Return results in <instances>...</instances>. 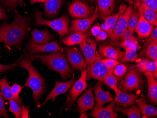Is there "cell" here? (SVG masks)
<instances>
[{
    "instance_id": "obj_20",
    "label": "cell",
    "mask_w": 157,
    "mask_h": 118,
    "mask_svg": "<svg viewBox=\"0 0 157 118\" xmlns=\"http://www.w3.org/2000/svg\"><path fill=\"white\" fill-rule=\"evenodd\" d=\"M144 74L147 79L148 84L147 98L151 103L157 105V81L152 76L151 72H144Z\"/></svg>"
},
{
    "instance_id": "obj_53",
    "label": "cell",
    "mask_w": 157,
    "mask_h": 118,
    "mask_svg": "<svg viewBox=\"0 0 157 118\" xmlns=\"http://www.w3.org/2000/svg\"><path fill=\"white\" fill-rule=\"evenodd\" d=\"M81 112V115H80V117L79 118H88V116L87 115V114L85 112Z\"/></svg>"
},
{
    "instance_id": "obj_52",
    "label": "cell",
    "mask_w": 157,
    "mask_h": 118,
    "mask_svg": "<svg viewBox=\"0 0 157 118\" xmlns=\"http://www.w3.org/2000/svg\"><path fill=\"white\" fill-rule=\"evenodd\" d=\"M45 0H30V2L31 4L33 3H37V2H44Z\"/></svg>"
},
{
    "instance_id": "obj_28",
    "label": "cell",
    "mask_w": 157,
    "mask_h": 118,
    "mask_svg": "<svg viewBox=\"0 0 157 118\" xmlns=\"http://www.w3.org/2000/svg\"><path fill=\"white\" fill-rule=\"evenodd\" d=\"M114 112H121L127 115L129 118H141V112L139 106L137 105H132L127 109L122 108L120 106H114L113 107Z\"/></svg>"
},
{
    "instance_id": "obj_23",
    "label": "cell",
    "mask_w": 157,
    "mask_h": 118,
    "mask_svg": "<svg viewBox=\"0 0 157 118\" xmlns=\"http://www.w3.org/2000/svg\"><path fill=\"white\" fill-rule=\"evenodd\" d=\"M136 103L138 104L141 114L143 115L142 118H149L157 116V108L152 105H147L143 96L138 98Z\"/></svg>"
},
{
    "instance_id": "obj_25",
    "label": "cell",
    "mask_w": 157,
    "mask_h": 118,
    "mask_svg": "<svg viewBox=\"0 0 157 118\" xmlns=\"http://www.w3.org/2000/svg\"><path fill=\"white\" fill-rule=\"evenodd\" d=\"M33 41L36 44H46L49 43L52 39V36L47 30L39 31L34 29L32 32Z\"/></svg>"
},
{
    "instance_id": "obj_18",
    "label": "cell",
    "mask_w": 157,
    "mask_h": 118,
    "mask_svg": "<svg viewBox=\"0 0 157 118\" xmlns=\"http://www.w3.org/2000/svg\"><path fill=\"white\" fill-rule=\"evenodd\" d=\"M94 91L96 97V107H102L106 103L113 101V95L109 91H105L102 89V83H98L96 84Z\"/></svg>"
},
{
    "instance_id": "obj_54",
    "label": "cell",
    "mask_w": 157,
    "mask_h": 118,
    "mask_svg": "<svg viewBox=\"0 0 157 118\" xmlns=\"http://www.w3.org/2000/svg\"><path fill=\"white\" fill-rule=\"evenodd\" d=\"M101 27L102 30H104L106 32V27L105 24V23L102 24V25H101Z\"/></svg>"
},
{
    "instance_id": "obj_3",
    "label": "cell",
    "mask_w": 157,
    "mask_h": 118,
    "mask_svg": "<svg viewBox=\"0 0 157 118\" xmlns=\"http://www.w3.org/2000/svg\"><path fill=\"white\" fill-rule=\"evenodd\" d=\"M18 66L25 69L29 73V78L25 86L30 88L33 91V100L35 104H39L40 96L45 93V84L44 79L31 62L30 57L25 53V57L20 60Z\"/></svg>"
},
{
    "instance_id": "obj_5",
    "label": "cell",
    "mask_w": 157,
    "mask_h": 118,
    "mask_svg": "<svg viewBox=\"0 0 157 118\" xmlns=\"http://www.w3.org/2000/svg\"><path fill=\"white\" fill-rule=\"evenodd\" d=\"M144 84L143 75L136 68L125 75L121 82V89L126 92H131L142 88Z\"/></svg>"
},
{
    "instance_id": "obj_6",
    "label": "cell",
    "mask_w": 157,
    "mask_h": 118,
    "mask_svg": "<svg viewBox=\"0 0 157 118\" xmlns=\"http://www.w3.org/2000/svg\"><path fill=\"white\" fill-rule=\"evenodd\" d=\"M99 55L98 59L90 67H87V80L94 79L99 82L104 83V79L108 74L113 73V69H110L106 67Z\"/></svg>"
},
{
    "instance_id": "obj_51",
    "label": "cell",
    "mask_w": 157,
    "mask_h": 118,
    "mask_svg": "<svg viewBox=\"0 0 157 118\" xmlns=\"http://www.w3.org/2000/svg\"><path fill=\"white\" fill-rule=\"evenodd\" d=\"M101 30L100 27L98 25H96L93 27L91 29V32L94 36H97Z\"/></svg>"
},
{
    "instance_id": "obj_34",
    "label": "cell",
    "mask_w": 157,
    "mask_h": 118,
    "mask_svg": "<svg viewBox=\"0 0 157 118\" xmlns=\"http://www.w3.org/2000/svg\"><path fill=\"white\" fill-rule=\"evenodd\" d=\"M137 47L129 48L126 50L124 56L121 61L122 62H135L137 60L138 55L137 53Z\"/></svg>"
},
{
    "instance_id": "obj_24",
    "label": "cell",
    "mask_w": 157,
    "mask_h": 118,
    "mask_svg": "<svg viewBox=\"0 0 157 118\" xmlns=\"http://www.w3.org/2000/svg\"><path fill=\"white\" fill-rule=\"evenodd\" d=\"M126 8H127V6L122 3L120 5L119 11L115 14L111 16L107 17H101L105 20V24L106 27V32L108 34L109 37L111 36L114 27L117 23L119 16L126 9Z\"/></svg>"
},
{
    "instance_id": "obj_15",
    "label": "cell",
    "mask_w": 157,
    "mask_h": 118,
    "mask_svg": "<svg viewBox=\"0 0 157 118\" xmlns=\"http://www.w3.org/2000/svg\"><path fill=\"white\" fill-rule=\"evenodd\" d=\"M115 103L119 106H122L124 108H128L129 106L133 105L136 103V101L139 97L138 94H128L122 92L121 89L118 88L115 92Z\"/></svg>"
},
{
    "instance_id": "obj_39",
    "label": "cell",
    "mask_w": 157,
    "mask_h": 118,
    "mask_svg": "<svg viewBox=\"0 0 157 118\" xmlns=\"http://www.w3.org/2000/svg\"><path fill=\"white\" fill-rule=\"evenodd\" d=\"M137 44L138 41L137 38L135 36H132L129 38L122 40L120 44V46L126 50L129 48L137 46Z\"/></svg>"
},
{
    "instance_id": "obj_30",
    "label": "cell",
    "mask_w": 157,
    "mask_h": 118,
    "mask_svg": "<svg viewBox=\"0 0 157 118\" xmlns=\"http://www.w3.org/2000/svg\"><path fill=\"white\" fill-rule=\"evenodd\" d=\"M141 57L148 59L157 61V44H151L146 46L140 53Z\"/></svg>"
},
{
    "instance_id": "obj_41",
    "label": "cell",
    "mask_w": 157,
    "mask_h": 118,
    "mask_svg": "<svg viewBox=\"0 0 157 118\" xmlns=\"http://www.w3.org/2000/svg\"><path fill=\"white\" fill-rule=\"evenodd\" d=\"M127 70L128 68L126 65L120 63L113 69V74L117 76V77H122L123 76L125 75L126 72H127Z\"/></svg>"
},
{
    "instance_id": "obj_47",
    "label": "cell",
    "mask_w": 157,
    "mask_h": 118,
    "mask_svg": "<svg viewBox=\"0 0 157 118\" xmlns=\"http://www.w3.org/2000/svg\"><path fill=\"white\" fill-rule=\"evenodd\" d=\"M107 36H108V34L106 32L102 30H100L98 34L96 36V39L97 41L105 40Z\"/></svg>"
},
{
    "instance_id": "obj_19",
    "label": "cell",
    "mask_w": 157,
    "mask_h": 118,
    "mask_svg": "<svg viewBox=\"0 0 157 118\" xmlns=\"http://www.w3.org/2000/svg\"><path fill=\"white\" fill-rule=\"evenodd\" d=\"M97 2L100 17H107L114 14L115 0H97Z\"/></svg>"
},
{
    "instance_id": "obj_12",
    "label": "cell",
    "mask_w": 157,
    "mask_h": 118,
    "mask_svg": "<svg viewBox=\"0 0 157 118\" xmlns=\"http://www.w3.org/2000/svg\"><path fill=\"white\" fill-rule=\"evenodd\" d=\"M73 85L68 97V101L74 102L77 97L87 88V69L82 70V74L80 79L75 83H74Z\"/></svg>"
},
{
    "instance_id": "obj_49",
    "label": "cell",
    "mask_w": 157,
    "mask_h": 118,
    "mask_svg": "<svg viewBox=\"0 0 157 118\" xmlns=\"http://www.w3.org/2000/svg\"><path fill=\"white\" fill-rule=\"evenodd\" d=\"M133 34H134V33L131 32L130 31L127 29V30L124 32L123 36H122V38H121V40L122 41V40H124L127 39L129 38L130 37L133 36Z\"/></svg>"
},
{
    "instance_id": "obj_7",
    "label": "cell",
    "mask_w": 157,
    "mask_h": 118,
    "mask_svg": "<svg viewBox=\"0 0 157 118\" xmlns=\"http://www.w3.org/2000/svg\"><path fill=\"white\" fill-rule=\"evenodd\" d=\"M94 9V6H89L82 1L74 0L69 7L68 13L74 18H83L91 16Z\"/></svg>"
},
{
    "instance_id": "obj_32",
    "label": "cell",
    "mask_w": 157,
    "mask_h": 118,
    "mask_svg": "<svg viewBox=\"0 0 157 118\" xmlns=\"http://www.w3.org/2000/svg\"><path fill=\"white\" fill-rule=\"evenodd\" d=\"M133 8L134 7L132 6V5L128 7L120 15L117 20V23L122 25L125 31L128 29V22L129 17L133 12Z\"/></svg>"
},
{
    "instance_id": "obj_55",
    "label": "cell",
    "mask_w": 157,
    "mask_h": 118,
    "mask_svg": "<svg viewBox=\"0 0 157 118\" xmlns=\"http://www.w3.org/2000/svg\"><path fill=\"white\" fill-rule=\"evenodd\" d=\"M152 73V76H153V77H154L155 79H157V71H154V72H151Z\"/></svg>"
},
{
    "instance_id": "obj_2",
    "label": "cell",
    "mask_w": 157,
    "mask_h": 118,
    "mask_svg": "<svg viewBox=\"0 0 157 118\" xmlns=\"http://www.w3.org/2000/svg\"><path fill=\"white\" fill-rule=\"evenodd\" d=\"M31 60L39 59L52 70L58 72L63 80L70 77L74 73L67 59V54L63 51L54 52L47 55H31Z\"/></svg>"
},
{
    "instance_id": "obj_1",
    "label": "cell",
    "mask_w": 157,
    "mask_h": 118,
    "mask_svg": "<svg viewBox=\"0 0 157 118\" xmlns=\"http://www.w3.org/2000/svg\"><path fill=\"white\" fill-rule=\"evenodd\" d=\"M29 26V22L28 18L18 14L11 24L4 23L0 25V43L20 48Z\"/></svg>"
},
{
    "instance_id": "obj_37",
    "label": "cell",
    "mask_w": 157,
    "mask_h": 118,
    "mask_svg": "<svg viewBox=\"0 0 157 118\" xmlns=\"http://www.w3.org/2000/svg\"><path fill=\"white\" fill-rule=\"evenodd\" d=\"M24 87V86H20L17 83H14L11 87V91H12L14 100L21 106L22 105V98L19 97V95Z\"/></svg>"
},
{
    "instance_id": "obj_9",
    "label": "cell",
    "mask_w": 157,
    "mask_h": 118,
    "mask_svg": "<svg viewBox=\"0 0 157 118\" xmlns=\"http://www.w3.org/2000/svg\"><path fill=\"white\" fill-rule=\"evenodd\" d=\"M79 45L85 58L87 67H90L94 63L99 55L97 54L96 52L97 43L94 40L87 38Z\"/></svg>"
},
{
    "instance_id": "obj_35",
    "label": "cell",
    "mask_w": 157,
    "mask_h": 118,
    "mask_svg": "<svg viewBox=\"0 0 157 118\" xmlns=\"http://www.w3.org/2000/svg\"><path fill=\"white\" fill-rule=\"evenodd\" d=\"M119 81V78L117 76L113 74V73H110L108 74L104 79V83H105L108 85L115 92L117 91L118 89L117 84Z\"/></svg>"
},
{
    "instance_id": "obj_27",
    "label": "cell",
    "mask_w": 157,
    "mask_h": 118,
    "mask_svg": "<svg viewBox=\"0 0 157 118\" xmlns=\"http://www.w3.org/2000/svg\"><path fill=\"white\" fill-rule=\"evenodd\" d=\"M138 8L141 10L145 19L151 24L157 26V14H156L155 11L151 9L148 7V6L144 3H141L138 6Z\"/></svg>"
},
{
    "instance_id": "obj_42",
    "label": "cell",
    "mask_w": 157,
    "mask_h": 118,
    "mask_svg": "<svg viewBox=\"0 0 157 118\" xmlns=\"http://www.w3.org/2000/svg\"><path fill=\"white\" fill-rule=\"evenodd\" d=\"M102 61L106 67L110 69H113L117 65L121 63L120 62L117 60L111 59H102Z\"/></svg>"
},
{
    "instance_id": "obj_56",
    "label": "cell",
    "mask_w": 157,
    "mask_h": 118,
    "mask_svg": "<svg viewBox=\"0 0 157 118\" xmlns=\"http://www.w3.org/2000/svg\"><path fill=\"white\" fill-rule=\"evenodd\" d=\"M124 1H125V2H128V3H129L130 5H132V4H133V2L132 0H124Z\"/></svg>"
},
{
    "instance_id": "obj_13",
    "label": "cell",
    "mask_w": 157,
    "mask_h": 118,
    "mask_svg": "<svg viewBox=\"0 0 157 118\" xmlns=\"http://www.w3.org/2000/svg\"><path fill=\"white\" fill-rule=\"evenodd\" d=\"M76 78H73L70 81L67 82H61L56 81V86L50 92L46 98L43 104L40 105V106H44L46 103L50 100L53 99L54 101L56 97L62 94H65L68 90L69 89L72 87L74 83L75 82Z\"/></svg>"
},
{
    "instance_id": "obj_16",
    "label": "cell",
    "mask_w": 157,
    "mask_h": 118,
    "mask_svg": "<svg viewBox=\"0 0 157 118\" xmlns=\"http://www.w3.org/2000/svg\"><path fill=\"white\" fill-rule=\"evenodd\" d=\"M138 9L140 13V17L135 29V32L137 33L138 38L142 39L147 38L150 36L154 28V25L151 24L145 19L140 9L138 8Z\"/></svg>"
},
{
    "instance_id": "obj_22",
    "label": "cell",
    "mask_w": 157,
    "mask_h": 118,
    "mask_svg": "<svg viewBox=\"0 0 157 118\" xmlns=\"http://www.w3.org/2000/svg\"><path fill=\"white\" fill-rule=\"evenodd\" d=\"M44 2V16L49 17L57 14L63 5L62 0H45Z\"/></svg>"
},
{
    "instance_id": "obj_4",
    "label": "cell",
    "mask_w": 157,
    "mask_h": 118,
    "mask_svg": "<svg viewBox=\"0 0 157 118\" xmlns=\"http://www.w3.org/2000/svg\"><path fill=\"white\" fill-rule=\"evenodd\" d=\"M42 12L38 10H35L34 18L38 25H45L49 26L58 32L61 37L64 36L69 33L70 19L67 15L63 16L54 20H48L42 18Z\"/></svg>"
},
{
    "instance_id": "obj_48",
    "label": "cell",
    "mask_w": 157,
    "mask_h": 118,
    "mask_svg": "<svg viewBox=\"0 0 157 118\" xmlns=\"http://www.w3.org/2000/svg\"><path fill=\"white\" fill-rule=\"evenodd\" d=\"M22 112H21V118H29V109L25 105H22Z\"/></svg>"
},
{
    "instance_id": "obj_45",
    "label": "cell",
    "mask_w": 157,
    "mask_h": 118,
    "mask_svg": "<svg viewBox=\"0 0 157 118\" xmlns=\"http://www.w3.org/2000/svg\"><path fill=\"white\" fill-rule=\"evenodd\" d=\"M148 7L153 10L157 14V0H141Z\"/></svg>"
},
{
    "instance_id": "obj_8",
    "label": "cell",
    "mask_w": 157,
    "mask_h": 118,
    "mask_svg": "<svg viewBox=\"0 0 157 118\" xmlns=\"http://www.w3.org/2000/svg\"><path fill=\"white\" fill-rule=\"evenodd\" d=\"M99 17L98 5H96L94 13L91 16L82 19H76L72 21V25L69 28V33L85 32Z\"/></svg>"
},
{
    "instance_id": "obj_29",
    "label": "cell",
    "mask_w": 157,
    "mask_h": 118,
    "mask_svg": "<svg viewBox=\"0 0 157 118\" xmlns=\"http://www.w3.org/2000/svg\"><path fill=\"white\" fill-rule=\"evenodd\" d=\"M136 68L140 73L154 72L157 71V61L144 59L136 65Z\"/></svg>"
},
{
    "instance_id": "obj_40",
    "label": "cell",
    "mask_w": 157,
    "mask_h": 118,
    "mask_svg": "<svg viewBox=\"0 0 157 118\" xmlns=\"http://www.w3.org/2000/svg\"><path fill=\"white\" fill-rule=\"evenodd\" d=\"M144 41V45L145 46L151 44H157V27L155 26L153 28L150 36Z\"/></svg>"
},
{
    "instance_id": "obj_11",
    "label": "cell",
    "mask_w": 157,
    "mask_h": 118,
    "mask_svg": "<svg viewBox=\"0 0 157 118\" xmlns=\"http://www.w3.org/2000/svg\"><path fill=\"white\" fill-rule=\"evenodd\" d=\"M28 52L31 55L40 52H54L58 51H63L56 41L44 44L39 45L32 40H29L27 46Z\"/></svg>"
},
{
    "instance_id": "obj_21",
    "label": "cell",
    "mask_w": 157,
    "mask_h": 118,
    "mask_svg": "<svg viewBox=\"0 0 157 118\" xmlns=\"http://www.w3.org/2000/svg\"><path fill=\"white\" fill-rule=\"evenodd\" d=\"M99 52L103 57L117 60H121L125 54L124 52L116 50L110 46H100Z\"/></svg>"
},
{
    "instance_id": "obj_33",
    "label": "cell",
    "mask_w": 157,
    "mask_h": 118,
    "mask_svg": "<svg viewBox=\"0 0 157 118\" xmlns=\"http://www.w3.org/2000/svg\"><path fill=\"white\" fill-rule=\"evenodd\" d=\"M140 17V13L138 8L135 6L133 8V12L129 17L128 22V29L131 32L134 33L135 29L137 25Z\"/></svg>"
},
{
    "instance_id": "obj_36",
    "label": "cell",
    "mask_w": 157,
    "mask_h": 118,
    "mask_svg": "<svg viewBox=\"0 0 157 118\" xmlns=\"http://www.w3.org/2000/svg\"><path fill=\"white\" fill-rule=\"evenodd\" d=\"M124 32L125 30L122 25L117 23L114 27L113 32L109 38L114 41H118L122 38Z\"/></svg>"
},
{
    "instance_id": "obj_58",
    "label": "cell",
    "mask_w": 157,
    "mask_h": 118,
    "mask_svg": "<svg viewBox=\"0 0 157 118\" xmlns=\"http://www.w3.org/2000/svg\"><path fill=\"white\" fill-rule=\"evenodd\" d=\"M137 1H139V0H137Z\"/></svg>"
},
{
    "instance_id": "obj_57",
    "label": "cell",
    "mask_w": 157,
    "mask_h": 118,
    "mask_svg": "<svg viewBox=\"0 0 157 118\" xmlns=\"http://www.w3.org/2000/svg\"><path fill=\"white\" fill-rule=\"evenodd\" d=\"M89 1L91 2H95L96 1H97V0H89Z\"/></svg>"
},
{
    "instance_id": "obj_17",
    "label": "cell",
    "mask_w": 157,
    "mask_h": 118,
    "mask_svg": "<svg viewBox=\"0 0 157 118\" xmlns=\"http://www.w3.org/2000/svg\"><path fill=\"white\" fill-rule=\"evenodd\" d=\"M115 101H112L111 104L105 108L95 107L89 115L95 118H116L117 113L114 112V106H115Z\"/></svg>"
},
{
    "instance_id": "obj_26",
    "label": "cell",
    "mask_w": 157,
    "mask_h": 118,
    "mask_svg": "<svg viewBox=\"0 0 157 118\" xmlns=\"http://www.w3.org/2000/svg\"><path fill=\"white\" fill-rule=\"evenodd\" d=\"M88 34L85 32H74L71 33L70 35L63 39L62 42L63 44L69 46L80 44L88 38Z\"/></svg>"
},
{
    "instance_id": "obj_14",
    "label": "cell",
    "mask_w": 157,
    "mask_h": 118,
    "mask_svg": "<svg viewBox=\"0 0 157 118\" xmlns=\"http://www.w3.org/2000/svg\"><path fill=\"white\" fill-rule=\"evenodd\" d=\"M77 102L78 104L77 110L80 112H85L94 107L95 105V99L91 87L89 88L77 100Z\"/></svg>"
},
{
    "instance_id": "obj_31",
    "label": "cell",
    "mask_w": 157,
    "mask_h": 118,
    "mask_svg": "<svg viewBox=\"0 0 157 118\" xmlns=\"http://www.w3.org/2000/svg\"><path fill=\"white\" fill-rule=\"evenodd\" d=\"M0 89H1V94L4 100L14 99L11 87L7 82L6 75L2 79L0 80Z\"/></svg>"
},
{
    "instance_id": "obj_44",
    "label": "cell",
    "mask_w": 157,
    "mask_h": 118,
    "mask_svg": "<svg viewBox=\"0 0 157 118\" xmlns=\"http://www.w3.org/2000/svg\"><path fill=\"white\" fill-rule=\"evenodd\" d=\"M2 117L8 118V116L7 114V110L5 109L3 97L1 92H0V118Z\"/></svg>"
},
{
    "instance_id": "obj_10",
    "label": "cell",
    "mask_w": 157,
    "mask_h": 118,
    "mask_svg": "<svg viewBox=\"0 0 157 118\" xmlns=\"http://www.w3.org/2000/svg\"><path fill=\"white\" fill-rule=\"evenodd\" d=\"M67 59L71 65L77 70L86 69L87 64L81 51L75 47L67 48Z\"/></svg>"
},
{
    "instance_id": "obj_50",
    "label": "cell",
    "mask_w": 157,
    "mask_h": 118,
    "mask_svg": "<svg viewBox=\"0 0 157 118\" xmlns=\"http://www.w3.org/2000/svg\"><path fill=\"white\" fill-rule=\"evenodd\" d=\"M9 18L8 16L6 14L5 10L0 6V20L2 19H7Z\"/></svg>"
},
{
    "instance_id": "obj_43",
    "label": "cell",
    "mask_w": 157,
    "mask_h": 118,
    "mask_svg": "<svg viewBox=\"0 0 157 118\" xmlns=\"http://www.w3.org/2000/svg\"><path fill=\"white\" fill-rule=\"evenodd\" d=\"M21 59H22V55L14 64L10 65H3L0 64V73L7 70H14V69H15L17 67L18 62Z\"/></svg>"
},
{
    "instance_id": "obj_38",
    "label": "cell",
    "mask_w": 157,
    "mask_h": 118,
    "mask_svg": "<svg viewBox=\"0 0 157 118\" xmlns=\"http://www.w3.org/2000/svg\"><path fill=\"white\" fill-rule=\"evenodd\" d=\"M9 100L10 102L9 111L13 113L15 116L16 118H20L22 109H21L20 105L14 99H10Z\"/></svg>"
},
{
    "instance_id": "obj_46",
    "label": "cell",
    "mask_w": 157,
    "mask_h": 118,
    "mask_svg": "<svg viewBox=\"0 0 157 118\" xmlns=\"http://www.w3.org/2000/svg\"><path fill=\"white\" fill-rule=\"evenodd\" d=\"M5 6L10 8H15L20 0H0Z\"/></svg>"
}]
</instances>
